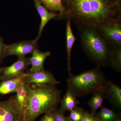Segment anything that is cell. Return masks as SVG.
<instances>
[{"instance_id": "6da1fadb", "label": "cell", "mask_w": 121, "mask_h": 121, "mask_svg": "<svg viewBox=\"0 0 121 121\" xmlns=\"http://www.w3.org/2000/svg\"><path fill=\"white\" fill-rule=\"evenodd\" d=\"M64 19L78 28H96L106 23L121 20L120 9L115 0H70Z\"/></svg>"}, {"instance_id": "7a4b0ae2", "label": "cell", "mask_w": 121, "mask_h": 121, "mask_svg": "<svg viewBox=\"0 0 121 121\" xmlns=\"http://www.w3.org/2000/svg\"><path fill=\"white\" fill-rule=\"evenodd\" d=\"M28 84V97L23 114V121H35L43 114L52 112L57 108L61 91L56 85L33 87Z\"/></svg>"}, {"instance_id": "3957f363", "label": "cell", "mask_w": 121, "mask_h": 121, "mask_svg": "<svg viewBox=\"0 0 121 121\" xmlns=\"http://www.w3.org/2000/svg\"><path fill=\"white\" fill-rule=\"evenodd\" d=\"M83 49L91 60L98 67L109 65L111 47L99 35L95 28H78Z\"/></svg>"}, {"instance_id": "277c9868", "label": "cell", "mask_w": 121, "mask_h": 121, "mask_svg": "<svg viewBox=\"0 0 121 121\" xmlns=\"http://www.w3.org/2000/svg\"><path fill=\"white\" fill-rule=\"evenodd\" d=\"M107 81L98 67L77 75L71 74L67 79L68 87L77 97H83L97 91L104 93Z\"/></svg>"}, {"instance_id": "5b68a950", "label": "cell", "mask_w": 121, "mask_h": 121, "mask_svg": "<svg viewBox=\"0 0 121 121\" xmlns=\"http://www.w3.org/2000/svg\"><path fill=\"white\" fill-rule=\"evenodd\" d=\"M95 28L111 47H121V20L106 23Z\"/></svg>"}, {"instance_id": "8992f818", "label": "cell", "mask_w": 121, "mask_h": 121, "mask_svg": "<svg viewBox=\"0 0 121 121\" xmlns=\"http://www.w3.org/2000/svg\"><path fill=\"white\" fill-rule=\"evenodd\" d=\"M0 121H23V115L17 107L16 95L0 101Z\"/></svg>"}, {"instance_id": "52a82bcc", "label": "cell", "mask_w": 121, "mask_h": 121, "mask_svg": "<svg viewBox=\"0 0 121 121\" xmlns=\"http://www.w3.org/2000/svg\"><path fill=\"white\" fill-rule=\"evenodd\" d=\"M23 82L26 84H34L36 86L56 85L60 83L52 72L44 69L36 72L25 73Z\"/></svg>"}, {"instance_id": "ba28073f", "label": "cell", "mask_w": 121, "mask_h": 121, "mask_svg": "<svg viewBox=\"0 0 121 121\" xmlns=\"http://www.w3.org/2000/svg\"><path fill=\"white\" fill-rule=\"evenodd\" d=\"M38 48L37 42L34 40L5 45L4 58L12 55L17 56L19 58L25 57L27 54H32Z\"/></svg>"}, {"instance_id": "9c48e42d", "label": "cell", "mask_w": 121, "mask_h": 121, "mask_svg": "<svg viewBox=\"0 0 121 121\" xmlns=\"http://www.w3.org/2000/svg\"><path fill=\"white\" fill-rule=\"evenodd\" d=\"M30 65L29 58L19 57L17 61L11 66L0 68L2 81L17 78L24 74Z\"/></svg>"}, {"instance_id": "30bf717a", "label": "cell", "mask_w": 121, "mask_h": 121, "mask_svg": "<svg viewBox=\"0 0 121 121\" xmlns=\"http://www.w3.org/2000/svg\"><path fill=\"white\" fill-rule=\"evenodd\" d=\"M34 1L35 7L41 19L38 36L36 39L34 40L35 41L37 42L41 36L44 28L48 22L53 19H60V15L58 13H54L48 11L38 0H34Z\"/></svg>"}, {"instance_id": "8fae6325", "label": "cell", "mask_w": 121, "mask_h": 121, "mask_svg": "<svg viewBox=\"0 0 121 121\" xmlns=\"http://www.w3.org/2000/svg\"><path fill=\"white\" fill-rule=\"evenodd\" d=\"M105 98L117 108H121V88L110 80L107 81L104 91Z\"/></svg>"}, {"instance_id": "7c38bea8", "label": "cell", "mask_w": 121, "mask_h": 121, "mask_svg": "<svg viewBox=\"0 0 121 121\" xmlns=\"http://www.w3.org/2000/svg\"><path fill=\"white\" fill-rule=\"evenodd\" d=\"M31 54L32 56L29 58L30 64L31 65L29 72H36L44 70V61L48 57L51 56V52L49 51L42 52L36 49Z\"/></svg>"}, {"instance_id": "4fadbf2b", "label": "cell", "mask_w": 121, "mask_h": 121, "mask_svg": "<svg viewBox=\"0 0 121 121\" xmlns=\"http://www.w3.org/2000/svg\"><path fill=\"white\" fill-rule=\"evenodd\" d=\"M60 103L61 106L60 109L63 113L71 111L80 103L77 99V97L69 87L63 97L60 99Z\"/></svg>"}, {"instance_id": "5bb4252c", "label": "cell", "mask_w": 121, "mask_h": 121, "mask_svg": "<svg viewBox=\"0 0 121 121\" xmlns=\"http://www.w3.org/2000/svg\"><path fill=\"white\" fill-rule=\"evenodd\" d=\"M71 22L70 20H67L66 26V50L67 52L68 68L69 75L72 74L71 71V58L72 48L76 39L72 29Z\"/></svg>"}, {"instance_id": "9a60e30c", "label": "cell", "mask_w": 121, "mask_h": 121, "mask_svg": "<svg viewBox=\"0 0 121 121\" xmlns=\"http://www.w3.org/2000/svg\"><path fill=\"white\" fill-rule=\"evenodd\" d=\"M24 74L17 78L1 82L0 95H4L10 93H16V89L18 85L21 83L23 82Z\"/></svg>"}, {"instance_id": "2e32d148", "label": "cell", "mask_w": 121, "mask_h": 121, "mask_svg": "<svg viewBox=\"0 0 121 121\" xmlns=\"http://www.w3.org/2000/svg\"><path fill=\"white\" fill-rule=\"evenodd\" d=\"M16 93L17 104L23 115L28 97V84L21 83L16 89Z\"/></svg>"}, {"instance_id": "e0dca14e", "label": "cell", "mask_w": 121, "mask_h": 121, "mask_svg": "<svg viewBox=\"0 0 121 121\" xmlns=\"http://www.w3.org/2000/svg\"><path fill=\"white\" fill-rule=\"evenodd\" d=\"M48 9L52 12H58L60 19H64L66 8L63 4V0H38Z\"/></svg>"}, {"instance_id": "ac0fdd59", "label": "cell", "mask_w": 121, "mask_h": 121, "mask_svg": "<svg viewBox=\"0 0 121 121\" xmlns=\"http://www.w3.org/2000/svg\"><path fill=\"white\" fill-rule=\"evenodd\" d=\"M109 65L115 71H121V47H112L110 56Z\"/></svg>"}, {"instance_id": "d6986e66", "label": "cell", "mask_w": 121, "mask_h": 121, "mask_svg": "<svg viewBox=\"0 0 121 121\" xmlns=\"http://www.w3.org/2000/svg\"><path fill=\"white\" fill-rule=\"evenodd\" d=\"M92 98L88 102V104L91 108V113L95 114L96 111L101 107L105 99V93L102 91H97L93 94Z\"/></svg>"}, {"instance_id": "ffe728a7", "label": "cell", "mask_w": 121, "mask_h": 121, "mask_svg": "<svg viewBox=\"0 0 121 121\" xmlns=\"http://www.w3.org/2000/svg\"><path fill=\"white\" fill-rule=\"evenodd\" d=\"M96 117L99 121H115L118 119L117 115L112 111L106 107H102Z\"/></svg>"}, {"instance_id": "44dd1931", "label": "cell", "mask_w": 121, "mask_h": 121, "mask_svg": "<svg viewBox=\"0 0 121 121\" xmlns=\"http://www.w3.org/2000/svg\"><path fill=\"white\" fill-rule=\"evenodd\" d=\"M85 112L82 108L76 107L71 111L69 117L71 121H82Z\"/></svg>"}, {"instance_id": "7402d4cb", "label": "cell", "mask_w": 121, "mask_h": 121, "mask_svg": "<svg viewBox=\"0 0 121 121\" xmlns=\"http://www.w3.org/2000/svg\"><path fill=\"white\" fill-rule=\"evenodd\" d=\"M55 121H71L69 117L64 115V113L57 108L52 112Z\"/></svg>"}, {"instance_id": "603a6c76", "label": "cell", "mask_w": 121, "mask_h": 121, "mask_svg": "<svg viewBox=\"0 0 121 121\" xmlns=\"http://www.w3.org/2000/svg\"><path fill=\"white\" fill-rule=\"evenodd\" d=\"M82 121H99V119L95 116L87 111H86L85 114Z\"/></svg>"}, {"instance_id": "cb8c5ba5", "label": "cell", "mask_w": 121, "mask_h": 121, "mask_svg": "<svg viewBox=\"0 0 121 121\" xmlns=\"http://www.w3.org/2000/svg\"><path fill=\"white\" fill-rule=\"evenodd\" d=\"M5 44H4L2 38L0 36V65L4 58L5 50Z\"/></svg>"}, {"instance_id": "d4e9b609", "label": "cell", "mask_w": 121, "mask_h": 121, "mask_svg": "<svg viewBox=\"0 0 121 121\" xmlns=\"http://www.w3.org/2000/svg\"><path fill=\"white\" fill-rule=\"evenodd\" d=\"M40 121H55L52 112L45 114L44 116L41 118Z\"/></svg>"}, {"instance_id": "484cf974", "label": "cell", "mask_w": 121, "mask_h": 121, "mask_svg": "<svg viewBox=\"0 0 121 121\" xmlns=\"http://www.w3.org/2000/svg\"><path fill=\"white\" fill-rule=\"evenodd\" d=\"M2 81V76H1V72L0 69V82Z\"/></svg>"}, {"instance_id": "4316f807", "label": "cell", "mask_w": 121, "mask_h": 121, "mask_svg": "<svg viewBox=\"0 0 121 121\" xmlns=\"http://www.w3.org/2000/svg\"><path fill=\"white\" fill-rule=\"evenodd\" d=\"M121 121V119H117V120H116V121Z\"/></svg>"}]
</instances>
